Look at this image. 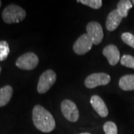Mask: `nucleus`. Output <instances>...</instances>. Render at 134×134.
I'll return each instance as SVG.
<instances>
[{"label":"nucleus","mask_w":134,"mask_h":134,"mask_svg":"<svg viewBox=\"0 0 134 134\" xmlns=\"http://www.w3.org/2000/svg\"><path fill=\"white\" fill-rule=\"evenodd\" d=\"M32 119L34 126L40 131L50 133L55 128V121L53 115L43 107L36 105L32 111Z\"/></svg>","instance_id":"nucleus-1"},{"label":"nucleus","mask_w":134,"mask_h":134,"mask_svg":"<svg viewBox=\"0 0 134 134\" xmlns=\"http://www.w3.org/2000/svg\"><path fill=\"white\" fill-rule=\"evenodd\" d=\"M61 112L63 116L71 122H76L79 119V111L76 104L69 99H65L61 103Z\"/></svg>","instance_id":"nucleus-6"},{"label":"nucleus","mask_w":134,"mask_h":134,"mask_svg":"<svg viewBox=\"0 0 134 134\" xmlns=\"http://www.w3.org/2000/svg\"><path fill=\"white\" fill-rule=\"evenodd\" d=\"M13 96V88L9 85H6L0 89V107L8 104Z\"/></svg>","instance_id":"nucleus-13"},{"label":"nucleus","mask_w":134,"mask_h":134,"mask_svg":"<svg viewBox=\"0 0 134 134\" xmlns=\"http://www.w3.org/2000/svg\"><path fill=\"white\" fill-rule=\"evenodd\" d=\"M1 72H2V68L0 66V74H1Z\"/></svg>","instance_id":"nucleus-22"},{"label":"nucleus","mask_w":134,"mask_h":134,"mask_svg":"<svg viewBox=\"0 0 134 134\" xmlns=\"http://www.w3.org/2000/svg\"><path fill=\"white\" fill-rule=\"evenodd\" d=\"M57 79V75L52 69H48L44 72L39 78L37 84V92L40 94H44L50 90L54 84Z\"/></svg>","instance_id":"nucleus-3"},{"label":"nucleus","mask_w":134,"mask_h":134,"mask_svg":"<svg viewBox=\"0 0 134 134\" xmlns=\"http://www.w3.org/2000/svg\"><path fill=\"white\" fill-rule=\"evenodd\" d=\"M90 104L96 112L100 117L105 118L108 115L109 111L104 101L98 96H92L90 98Z\"/></svg>","instance_id":"nucleus-10"},{"label":"nucleus","mask_w":134,"mask_h":134,"mask_svg":"<svg viewBox=\"0 0 134 134\" xmlns=\"http://www.w3.org/2000/svg\"><path fill=\"white\" fill-rule=\"evenodd\" d=\"M80 134H90V133H80Z\"/></svg>","instance_id":"nucleus-20"},{"label":"nucleus","mask_w":134,"mask_h":134,"mask_svg":"<svg viewBox=\"0 0 134 134\" xmlns=\"http://www.w3.org/2000/svg\"><path fill=\"white\" fill-rule=\"evenodd\" d=\"M133 7V4L132 2L130 0H121L118 2L117 4V7H116V10L118 11V13L119 15L122 17H127L128 15V12L129 10Z\"/></svg>","instance_id":"nucleus-14"},{"label":"nucleus","mask_w":134,"mask_h":134,"mask_svg":"<svg viewBox=\"0 0 134 134\" xmlns=\"http://www.w3.org/2000/svg\"><path fill=\"white\" fill-rule=\"evenodd\" d=\"M122 17L118 13L117 10L114 9L107 16L106 21V28L109 31H113L119 27L122 21Z\"/></svg>","instance_id":"nucleus-11"},{"label":"nucleus","mask_w":134,"mask_h":134,"mask_svg":"<svg viewBox=\"0 0 134 134\" xmlns=\"http://www.w3.org/2000/svg\"><path fill=\"white\" fill-rule=\"evenodd\" d=\"M92 45L94 44L90 37L87 33L83 34L75 42L73 45V51L78 55H83L90 51Z\"/></svg>","instance_id":"nucleus-7"},{"label":"nucleus","mask_w":134,"mask_h":134,"mask_svg":"<svg viewBox=\"0 0 134 134\" xmlns=\"http://www.w3.org/2000/svg\"><path fill=\"white\" fill-rule=\"evenodd\" d=\"M121 64L122 66L134 69V57L129 54L123 55L120 60Z\"/></svg>","instance_id":"nucleus-16"},{"label":"nucleus","mask_w":134,"mask_h":134,"mask_svg":"<svg viewBox=\"0 0 134 134\" xmlns=\"http://www.w3.org/2000/svg\"><path fill=\"white\" fill-rule=\"evenodd\" d=\"M1 6H2V2L0 1V7H1Z\"/></svg>","instance_id":"nucleus-23"},{"label":"nucleus","mask_w":134,"mask_h":134,"mask_svg":"<svg viewBox=\"0 0 134 134\" xmlns=\"http://www.w3.org/2000/svg\"><path fill=\"white\" fill-rule=\"evenodd\" d=\"M86 32L90 37L94 45H98L104 38V32L101 25L98 22H90L86 25Z\"/></svg>","instance_id":"nucleus-8"},{"label":"nucleus","mask_w":134,"mask_h":134,"mask_svg":"<svg viewBox=\"0 0 134 134\" xmlns=\"http://www.w3.org/2000/svg\"><path fill=\"white\" fill-rule=\"evenodd\" d=\"M121 40L122 41L129 46L130 47L134 48V35L129 32H125L121 34Z\"/></svg>","instance_id":"nucleus-19"},{"label":"nucleus","mask_w":134,"mask_h":134,"mask_svg":"<svg viewBox=\"0 0 134 134\" xmlns=\"http://www.w3.org/2000/svg\"><path fill=\"white\" fill-rule=\"evenodd\" d=\"M10 53L9 45L7 41H0V62L7 59Z\"/></svg>","instance_id":"nucleus-15"},{"label":"nucleus","mask_w":134,"mask_h":134,"mask_svg":"<svg viewBox=\"0 0 134 134\" xmlns=\"http://www.w3.org/2000/svg\"><path fill=\"white\" fill-rule=\"evenodd\" d=\"M39 58L34 52H27L21 55L16 61V66L20 69L32 70L37 66Z\"/></svg>","instance_id":"nucleus-4"},{"label":"nucleus","mask_w":134,"mask_h":134,"mask_svg":"<svg viewBox=\"0 0 134 134\" xmlns=\"http://www.w3.org/2000/svg\"><path fill=\"white\" fill-rule=\"evenodd\" d=\"M77 2H81L83 5H87L93 9H99L102 6L101 0H79Z\"/></svg>","instance_id":"nucleus-18"},{"label":"nucleus","mask_w":134,"mask_h":134,"mask_svg":"<svg viewBox=\"0 0 134 134\" xmlns=\"http://www.w3.org/2000/svg\"><path fill=\"white\" fill-rule=\"evenodd\" d=\"M103 54L105 56L111 66H115L120 60V52L115 45H108L103 49Z\"/></svg>","instance_id":"nucleus-9"},{"label":"nucleus","mask_w":134,"mask_h":134,"mask_svg":"<svg viewBox=\"0 0 134 134\" xmlns=\"http://www.w3.org/2000/svg\"><path fill=\"white\" fill-rule=\"evenodd\" d=\"M119 86L124 91L134 90V75H126L120 78Z\"/></svg>","instance_id":"nucleus-12"},{"label":"nucleus","mask_w":134,"mask_h":134,"mask_svg":"<svg viewBox=\"0 0 134 134\" xmlns=\"http://www.w3.org/2000/svg\"><path fill=\"white\" fill-rule=\"evenodd\" d=\"M2 17L5 23H18L24 20L26 17V12L19 5L11 4L8 5L3 10L2 13Z\"/></svg>","instance_id":"nucleus-2"},{"label":"nucleus","mask_w":134,"mask_h":134,"mask_svg":"<svg viewBox=\"0 0 134 134\" xmlns=\"http://www.w3.org/2000/svg\"><path fill=\"white\" fill-rule=\"evenodd\" d=\"M105 134H118L117 126L113 121H107L103 126Z\"/></svg>","instance_id":"nucleus-17"},{"label":"nucleus","mask_w":134,"mask_h":134,"mask_svg":"<svg viewBox=\"0 0 134 134\" xmlns=\"http://www.w3.org/2000/svg\"><path fill=\"white\" fill-rule=\"evenodd\" d=\"M132 4L134 5V0H133V1H132Z\"/></svg>","instance_id":"nucleus-21"},{"label":"nucleus","mask_w":134,"mask_h":134,"mask_svg":"<svg viewBox=\"0 0 134 134\" xmlns=\"http://www.w3.org/2000/svg\"><path fill=\"white\" fill-rule=\"evenodd\" d=\"M111 81V77L104 72L94 73L87 77L84 81L85 86L89 89H93L97 86L107 85Z\"/></svg>","instance_id":"nucleus-5"}]
</instances>
